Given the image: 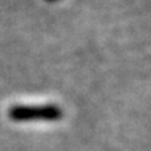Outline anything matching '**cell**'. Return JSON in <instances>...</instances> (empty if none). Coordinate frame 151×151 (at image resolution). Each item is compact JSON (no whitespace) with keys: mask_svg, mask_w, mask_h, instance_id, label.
I'll return each instance as SVG.
<instances>
[{"mask_svg":"<svg viewBox=\"0 0 151 151\" xmlns=\"http://www.w3.org/2000/svg\"><path fill=\"white\" fill-rule=\"evenodd\" d=\"M8 117L15 122H31V121H58L63 118V110L56 105L42 106H27L16 105L9 107Z\"/></svg>","mask_w":151,"mask_h":151,"instance_id":"cell-1","label":"cell"}]
</instances>
